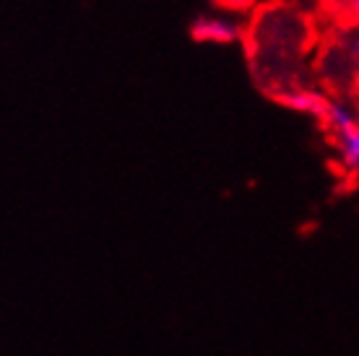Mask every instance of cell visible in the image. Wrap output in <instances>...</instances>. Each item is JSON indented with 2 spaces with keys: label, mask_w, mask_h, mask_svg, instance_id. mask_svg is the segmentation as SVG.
I'll list each match as a JSON object with an SVG mask.
<instances>
[{
  "label": "cell",
  "mask_w": 359,
  "mask_h": 356,
  "mask_svg": "<svg viewBox=\"0 0 359 356\" xmlns=\"http://www.w3.org/2000/svg\"><path fill=\"white\" fill-rule=\"evenodd\" d=\"M190 36L201 45H234V42H240L243 29L234 18L201 16L190 24Z\"/></svg>",
  "instance_id": "obj_1"
},
{
  "label": "cell",
  "mask_w": 359,
  "mask_h": 356,
  "mask_svg": "<svg viewBox=\"0 0 359 356\" xmlns=\"http://www.w3.org/2000/svg\"><path fill=\"white\" fill-rule=\"evenodd\" d=\"M276 99L278 104H284L292 112L318 117V120H325L328 107H331V99H325L320 91H313V89H287L281 91V94H276Z\"/></svg>",
  "instance_id": "obj_2"
},
{
  "label": "cell",
  "mask_w": 359,
  "mask_h": 356,
  "mask_svg": "<svg viewBox=\"0 0 359 356\" xmlns=\"http://www.w3.org/2000/svg\"><path fill=\"white\" fill-rule=\"evenodd\" d=\"M336 141V151H339V159L349 172H357L359 174V123L344 133L333 135Z\"/></svg>",
  "instance_id": "obj_3"
},
{
  "label": "cell",
  "mask_w": 359,
  "mask_h": 356,
  "mask_svg": "<svg viewBox=\"0 0 359 356\" xmlns=\"http://www.w3.org/2000/svg\"><path fill=\"white\" fill-rule=\"evenodd\" d=\"M323 123L328 125V130L336 135V133H344V130L354 128V125L359 123V115L351 107H346V104L331 102V107H328V115H325Z\"/></svg>",
  "instance_id": "obj_4"
},
{
  "label": "cell",
  "mask_w": 359,
  "mask_h": 356,
  "mask_svg": "<svg viewBox=\"0 0 359 356\" xmlns=\"http://www.w3.org/2000/svg\"><path fill=\"white\" fill-rule=\"evenodd\" d=\"M255 3V0H216V6L224 11H234V13H240V11H248Z\"/></svg>",
  "instance_id": "obj_5"
},
{
  "label": "cell",
  "mask_w": 359,
  "mask_h": 356,
  "mask_svg": "<svg viewBox=\"0 0 359 356\" xmlns=\"http://www.w3.org/2000/svg\"><path fill=\"white\" fill-rule=\"evenodd\" d=\"M346 53H349L351 60L359 62V32H354V34L346 36Z\"/></svg>",
  "instance_id": "obj_6"
},
{
  "label": "cell",
  "mask_w": 359,
  "mask_h": 356,
  "mask_svg": "<svg viewBox=\"0 0 359 356\" xmlns=\"http://www.w3.org/2000/svg\"><path fill=\"white\" fill-rule=\"evenodd\" d=\"M344 11L359 21V0H344Z\"/></svg>",
  "instance_id": "obj_7"
}]
</instances>
